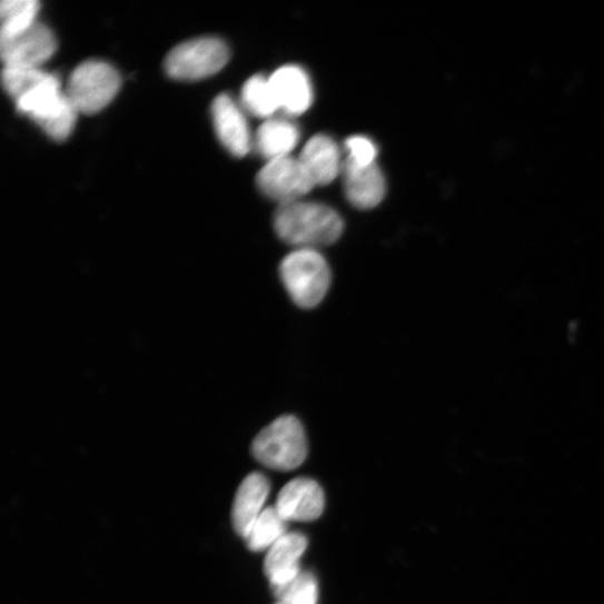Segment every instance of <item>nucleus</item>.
<instances>
[{"label":"nucleus","instance_id":"obj_12","mask_svg":"<svg viewBox=\"0 0 604 604\" xmlns=\"http://www.w3.org/2000/svg\"><path fill=\"white\" fill-rule=\"evenodd\" d=\"M308 547V538L300 532H288L267 551L264 571L270 587L294 580L301 571L300 560Z\"/></svg>","mask_w":604,"mask_h":604},{"label":"nucleus","instance_id":"obj_5","mask_svg":"<svg viewBox=\"0 0 604 604\" xmlns=\"http://www.w3.org/2000/svg\"><path fill=\"white\" fill-rule=\"evenodd\" d=\"M120 86V76L113 67L91 60L73 71L66 93L78 113L93 115L115 99Z\"/></svg>","mask_w":604,"mask_h":604},{"label":"nucleus","instance_id":"obj_17","mask_svg":"<svg viewBox=\"0 0 604 604\" xmlns=\"http://www.w3.org/2000/svg\"><path fill=\"white\" fill-rule=\"evenodd\" d=\"M288 533V522L275 506L266 507L246 537L247 546L253 552L268 551Z\"/></svg>","mask_w":604,"mask_h":604},{"label":"nucleus","instance_id":"obj_18","mask_svg":"<svg viewBox=\"0 0 604 604\" xmlns=\"http://www.w3.org/2000/svg\"><path fill=\"white\" fill-rule=\"evenodd\" d=\"M242 105L247 111L266 120L274 118L279 106L269 78L257 75L244 86Z\"/></svg>","mask_w":604,"mask_h":604},{"label":"nucleus","instance_id":"obj_22","mask_svg":"<svg viewBox=\"0 0 604 604\" xmlns=\"http://www.w3.org/2000/svg\"><path fill=\"white\" fill-rule=\"evenodd\" d=\"M347 150L346 160L357 166H369L376 164L377 147L365 136H353L345 142Z\"/></svg>","mask_w":604,"mask_h":604},{"label":"nucleus","instance_id":"obj_23","mask_svg":"<svg viewBox=\"0 0 604 604\" xmlns=\"http://www.w3.org/2000/svg\"><path fill=\"white\" fill-rule=\"evenodd\" d=\"M276 604H284V603L277 602Z\"/></svg>","mask_w":604,"mask_h":604},{"label":"nucleus","instance_id":"obj_16","mask_svg":"<svg viewBox=\"0 0 604 604\" xmlns=\"http://www.w3.org/2000/svg\"><path fill=\"white\" fill-rule=\"evenodd\" d=\"M300 140L298 126L287 118H270L258 129L254 145L269 160L290 156Z\"/></svg>","mask_w":604,"mask_h":604},{"label":"nucleus","instance_id":"obj_9","mask_svg":"<svg viewBox=\"0 0 604 604\" xmlns=\"http://www.w3.org/2000/svg\"><path fill=\"white\" fill-rule=\"evenodd\" d=\"M326 498L321 486L314 479L299 477L280 491L275 507L287 522H314L325 509Z\"/></svg>","mask_w":604,"mask_h":604},{"label":"nucleus","instance_id":"obj_4","mask_svg":"<svg viewBox=\"0 0 604 604\" xmlns=\"http://www.w3.org/2000/svg\"><path fill=\"white\" fill-rule=\"evenodd\" d=\"M16 103L19 112L34 120L55 140H66L73 131L78 111L53 75Z\"/></svg>","mask_w":604,"mask_h":604},{"label":"nucleus","instance_id":"obj_10","mask_svg":"<svg viewBox=\"0 0 604 604\" xmlns=\"http://www.w3.org/2000/svg\"><path fill=\"white\" fill-rule=\"evenodd\" d=\"M212 118L222 145L237 157L248 155L255 139L244 110L234 98L219 96L212 105Z\"/></svg>","mask_w":604,"mask_h":604},{"label":"nucleus","instance_id":"obj_19","mask_svg":"<svg viewBox=\"0 0 604 604\" xmlns=\"http://www.w3.org/2000/svg\"><path fill=\"white\" fill-rule=\"evenodd\" d=\"M40 4L37 0H4L0 6V37L18 34L37 23Z\"/></svg>","mask_w":604,"mask_h":604},{"label":"nucleus","instance_id":"obj_2","mask_svg":"<svg viewBox=\"0 0 604 604\" xmlns=\"http://www.w3.org/2000/svg\"><path fill=\"white\" fill-rule=\"evenodd\" d=\"M279 274L291 300L303 309L317 307L331 284L329 265L315 249H295L281 261Z\"/></svg>","mask_w":604,"mask_h":604},{"label":"nucleus","instance_id":"obj_13","mask_svg":"<svg viewBox=\"0 0 604 604\" xmlns=\"http://www.w3.org/2000/svg\"><path fill=\"white\" fill-rule=\"evenodd\" d=\"M279 110L288 116H300L313 105L314 90L307 72L298 66H285L270 78Z\"/></svg>","mask_w":604,"mask_h":604},{"label":"nucleus","instance_id":"obj_7","mask_svg":"<svg viewBox=\"0 0 604 604\" xmlns=\"http://www.w3.org/2000/svg\"><path fill=\"white\" fill-rule=\"evenodd\" d=\"M257 184L279 206L303 199L316 187L299 158L293 156L269 160L259 171Z\"/></svg>","mask_w":604,"mask_h":604},{"label":"nucleus","instance_id":"obj_1","mask_svg":"<svg viewBox=\"0 0 604 604\" xmlns=\"http://www.w3.org/2000/svg\"><path fill=\"white\" fill-rule=\"evenodd\" d=\"M274 227L277 236L296 249H315L335 244L344 232L341 217L328 206L297 200L279 206Z\"/></svg>","mask_w":604,"mask_h":604},{"label":"nucleus","instance_id":"obj_15","mask_svg":"<svg viewBox=\"0 0 604 604\" xmlns=\"http://www.w3.org/2000/svg\"><path fill=\"white\" fill-rule=\"evenodd\" d=\"M298 158L316 186L328 185L343 172L340 149L327 135L310 138Z\"/></svg>","mask_w":604,"mask_h":604},{"label":"nucleus","instance_id":"obj_20","mask_svg":"<svg viewBox=\"0 0 604 604\" xmlns=\"http://www.w3.org/2000/svg\"><path fill=\"white\" fill-rule=\"evenodd\" d=\"M270 588L278 602L284 604H317L319 597L316 575L304 570L288 583Z\"/></svg>","mask_w":604,"mask_h":604},{"label":"nucleus","instance_id":"obj_8","mask_svg":"<svg viewBox=\"0 0 604 604\" xmlns=\"http://www.w3.org/2000/svg\"><path fill=\"white\" fill-rule=\"evenodd\" d=\"M57 48L53 32L39 22L18 34L0 37V55L7 68H40Z\"/></svg>","mask_w":604,"mask_h":604},{"label":"nucleus","instance_id":"obj_21","mask_svg":"<svg viewBox=\"0 0 604 604\" xmlns=\"http://www.w3.org/2000/svg\"><path fill=\"white\" fill-rule=\"evenodd\" d=\"M49 76L41 68L6 67L3 71V86L7 92L17 101L41 85Z\"/></svg>","mask_w":604,"mask_h":604},{"label":"nucleus","instance_id":"obj_6","mask_svg":"<svg viewBox=\"0 0 604 604\" xmlns=\"http://www.w3.org/2000/svg\"><path fill=\"white\" fill-rule=\"evenodd\" d=\"M228 46L216 38L196 39L176 47L166 58L165 69L176 80L194 81L220 72L229 62Z\"/></svg>","mask_w":604,"mask_h":604},{"label":"nucleus","instance_id":"obj_3","mask_svg":"<svg viewBox=\"0 0 604 604\" xmlns=\"http://www.w3.org/2000/svg\"><path fill=\"white\" fill-rule=\"evenodd\" d=\"M308 449L304 426L294 416L276 419L255 438L251 446L256 461L277 472L299 468L307 459Z\"/></svg>","mask_w":604,"mask_h":604},{"label":"nucleus","instance_id":"obj_11","mask_svg":"<svg viewBox=\"0 0 604 604\" xmlns=\"http://www.w3.org/2000/svg\"><path fill=\"white\" fill-rule=\"evenodd\" d=\"M343 175L345 195L351 206L370 210L380 205L386 194V180L376 164L357 166L345 160Z\"/></svg>","mask_w":604,"mask_h":604},{"label":"nucleus","instance_id":"obj_14","mask_svg":"<svg viewBox=\"0 0 604 604\" xmlns=\"http://www.w3.org/2000/svg\"><path fill=\"white\" fill-rule=\"evenodd\" d=\"M269 479L260 473H253L241 483L234 502L232 524L236 533L246 539L254 524L266 509L270 495Z\"/></svg>","mask_w":604,"mask_h":604}]
</instances>
